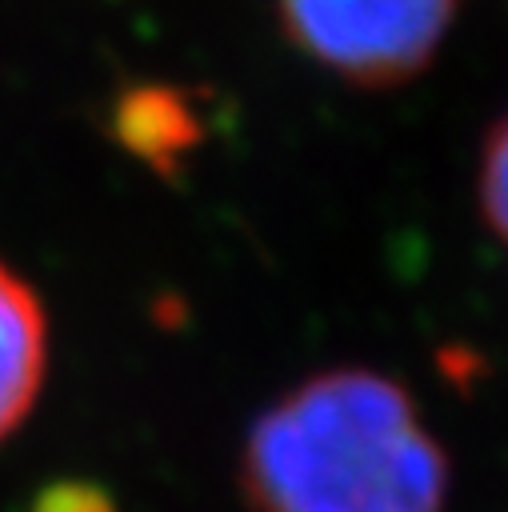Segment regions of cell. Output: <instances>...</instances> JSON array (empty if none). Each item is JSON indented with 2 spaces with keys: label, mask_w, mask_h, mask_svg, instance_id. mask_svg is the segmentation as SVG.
I'll return each instance as SVG.
<instances>
[{
  "label": "cell",
  "mask_w": 508,
  "mask_h": 512,
  "mask_svg": "<svg viewBox=\"0 0 508 512\" xmlns=\"http://www.w3.org/2000/svg\"><path fill=\"white\" fill-rule=\"evenodd\" d=\"M120 136L140 156L164 164V160H172L176 152H184L196 140V120L188 116V108H184V100L176 92L144 88V92H132L124 100Z\"/></svg>",
  "instance_id": "4"
},
{
  "label": "cell",
  "mask_w": 508,
  "mask_h": 512,
  "mask_svg": "<svg viewBox=\"0 0 508 512\" xmlns=\"http://www.w3.org/2000/svg\"><path fill=\"white\" fill-rule=\"evenodd\" d=\"M244 492L256 512H444L448 460L396 380L336 368L252 424Z\"/></svg>",
  "instance_id": "1"
},
{
  "label": "cell",
  "mask_w": 508,
  "mask_h": 512,
  "mask_svg": "<svg viewBox=\"0 0 508 512\" xmlns=\"http://www.w3.org/2000/svg\"><path fill=\"white\" fill-rule=\"evenodd\" d=\"M288 40L352 84H400L440 48L456 0H276Z\"/></svg>",
  "instance_id": "2"
},
{
  "label": "cell",
  "mask_w": 508,
  "mask_h": 512,
  "mask_svg": "<svg viewBox=\"0 0 508 512\" xmlns=\"http://www.w3.org/2000/svg\"><path fill=\"white\" fill-rule=\"evenodd\" d=\"M48 360V324L36 292L0 264V440L28 416Z\"/></svg>",
  "instance_id": "3"
},
{
  "label": "cell",
  "mask_w": 508,
  "mask_h": 512,
  "mask_svg": "<svg viewBox=\"0 0 508 512\" xmlns=\"http://www.w3.org/2000/svg\"><path fill=\"white\" fill-rule=\"evenodd\" d=\"M32 512H116L112 500L92 484H52Z\"/></svg>",
  "instance_id": "6"
},
{
  "label": "cell",
  "mask_w": 508,
  "mask_h": 512,
  "mask_svg": "<svg viewBox=\"0 0 508 512\" xmlns=\"http://www.w3.org/2000/svg\"><path fill=\"white\" fill-rule=\"evenodd\" d=\"M480 208L508 248V116L492 128L484 144V164H480Z\"/></svg>",
  "instance_id": "5"
}]
</instances>
